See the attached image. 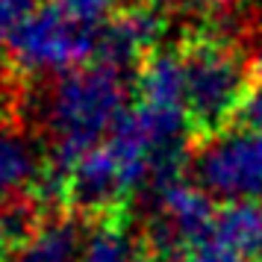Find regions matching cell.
Here are the masks:
<instances>
[{"mask_svg": "<svg viewBox=\"0 0 262 262\" xmlns=\"http://www.w3.org/2000/svg\"><path fill=\"white\" fill-rule=\"evenodd\" d=\"M130 112V83L124 71L92 62L80 71L53 80L41 95V127L50 142V171L45 174V191L62 198V174L103 144Z\"/></svg>", "mask_w": 262, "mask_h": 262, "instance_id": "obj_1", "label": "cell"}, {"mask_svg": "<svg viewBox=\"0 0 262 262\" xmlns=\"http://www.w3.org/2000/svg\"><path fill=\"white\" fill-rule=\"evenodd\" d=\"M6 59L27 77H53L97 62V27L62 12L59 6H33L6 41Z\"/></svg>", "mask_w": 262, "mask_h": 262, "instance_id": "obj_2", "label": "cell"}, {"mask_svg": "<svg viewBox=\"0 0 262 262\" xmlns=\"http://www.w3.org/2000/svg\"><path fill=\"white\" fill-rule=\"evenodd\" d=\"M186 112L201 130H221L238 115L250 92L248 59L224 38H203L183 50Z\"/></svg>", "mask_w": 262, "mask_h": 262, "instance_id": "obj_3", "label": "cell"}, {"mask_svg": "<svg viewBox=\"0 0 262 262\" xmlns=\"http://www.w3.org/2000/svg\"><path fill=\"white\" fill-rule=\"evenodd\" d=\"M191 171L215 203H262V133L245 124L206 133L191 156Z\"/></svg>", "mask_w": 262, "mask_h": 262, "instance_id": "obj_4", "label": "cell"}, {"mask_svg": "<svg viewBox=\"0 0 262 262\" xmlns=\"http://www.w3.org/2000/svg\"><path fill=\"white\" fill-rule=\"evenodd\" d=\"M218 206L198 183L174 180L154 191V218L150 242L156 253L177 256V262L194 248L212 238Z\"/></svg>", "mask_w": 262, "mask_h": 262, "instance_id": "obj_5", "label": "cell"}, {"mask_svg": "<svg viewBox=\"0 0 262 262\" xmlns=\"http://www.w3.org/2000/svg\"><path fill=\"white\" fill-rule=\"evenodd\" d=\"M133 194L130 183L121 171L115 154L109 144H97L95 150L80 156L65 174H62V198L85 212H106L115 209L121 201Z\"/></svg>", "mask_w": 262, "mask_h": 262, "instance_id": "obj_6", "label": "cell"}, {"mask_svg": "<svg viewBox=\"0 0 262 262\" xmlns=\"http://www.w3.org/2000/svg\"><path fill=\"white\" fill-rule=\"evenodd\" d=\"M162 30L165 21L156 6L130 3L103 27H97V62L112 65L118 71L144 62L156 50Z\"/></svg>", "mask_w": 262, "mask_h": 262, "instance_id": "obj_7", "label": "cell"}, {"mask_svg": "<svg viewBox=\"0 0 262 262\" xmlns=\"http://www.w3.org/2000/svg\"><path fill=\"white\" fill-rule=\"evenodd\" d=\"M85 227L74 215H56L30 227L18 248L15 262H80L85 248Z\"/></svg>", "mask_w": 262, "mask_h": 262, "instance_id": "obj_8", "label": "cell"}, {"mask_svg": "<svg viewBox=\"0 0 262 262\" xmlns=\"http://www.w3.org/2000/svg\"><path fill=\"white\" fill-rule=\"evenodd\" d=\"M136 89H139V103H150V106H162V109H183L186 112L183 53H177V50H154L139 65Z\"/></svg>", "mask_w": 262, "mask_h": 262, "instance_id": "obj_9", "label": "cell"}, {"mask_svg": "<svg viewBox=\"0 0 262 262\" xmlns=\"http://www.w3.org/2000/svg\"><path fill=\"white\" fill-rule=\"evenodd\" d=\"M209 242L242 262L262 259V203L221 206Z\"/></svg>", "mask_w": 262, "mask_h": 262, "instance_id": "obj_10", "label": "cell"}, {"mask_svg": "<svg viewBox=\"0 0 262 262\" xmlns=\"http://www.w3.org/2000/svg\"><path fill=\"white\" fill-rule=\"evenodd\" d=\"M41 162L36 144L24 133L12 127H0V206L9 209V203L24 194L30 186L38 183Z\"/></svg>", "mask_w": 262, "mask_h": 262, "instance_id": "obj_11", "label": "cell"}, {"mask_svg": "<svg viewBox=\"0 0 262 262\" xmlns=\"http://www.w3.org/2000/svg\"><path fill=\"white\" fill-rule=\"evenodd\" d=\"M80 262H144L133 236L121 224L103 221L95 230H89Z\"/></svg>", "mask_w": 262, "mask_h": 262, "instance_id": "obj_12", "label": "cell"}, {"mask_svg": "<svg viewBox=\"0 0 262 262\" xmlns=\"http://www.w3.org/2000/svg\"><path fill=\"white\" fill-rule=\"evenodd\" d=\"M50 3L89 27H103L109 18H115L121 9L130 6V0H50Z\"/></svg>", "mask_w": 262, "mask_h": 262, "instance_id": "obj_13", "label": "cell"}, {"mask_svg": "<svg viewBox=\"0 0 262 262\" xmlns=\"http://www.w3.org/2000/svg\"><path fill=\"white\" fill-rule=\"evenodd\" d=\"M33 9V0H0V41L15 33V27L24 21Z\"/></svg>", "mask_w": 262, "mask_h": 262, "instance_id": "obj_14", "label": "cell"}, {"mask_svg": "<svg viewBox=\"0 0 262 262\" xmlns=\"http://www.w3.org/2000/svg\"><path fill=\"white\" fill-rule=\"evenodd\" d=\"M238 115H242V124L245 127L262 133V80L250 85L248 97H245V106H242Z\"/></svg>", "mask_w": 262, "mask_h": 262, "instance_id": "obj_15", "label": "cell"}, {"mask_svg": "<svg viewBox=\"0 0 262 262\" xmlns=\"http://www.w3.org/2000/svg\"><path fill=\"white\" fill-rule=\"evenodd\" d=\"M180 262H242V259H236L233 253L221 250L218 245H212V242H206L201 248H194L191 253H186Z\"/></svg>", "mask_w": 262, "mask_h": 262, "instance_id": "obj_16", "label": "cell"}, {"mask_svg": "<svg viewBox=\"0 0 262 262\" xmlns=\"http://www.w3.org/2000/svg\"><path fill=\"white\" fill-rule=\"evenodd\" d=\"M9 80H12L9 77V59L0 53V106L6 103V95H9Z\"/></svg>", "mask_w": 262, "mask_h": 262, "instance_id": "obj_17", "label": "cell"}, {"mask_svg": "<svg viewBox=\"0 0 262 262\" xmlns=\"http://www.w3.org/2000/svg\"><path fill=\"white\" fill-rule=\"evenodd\" d=\"M256 18H259V24H262V0H256Z\"/></svg>", "mask_w": 262, "mask_h": 262, "instance_id": "obj_18", "label": "cell"}]
</instances>
